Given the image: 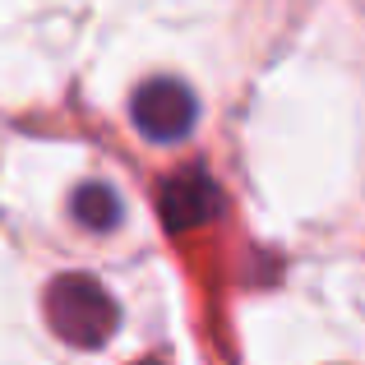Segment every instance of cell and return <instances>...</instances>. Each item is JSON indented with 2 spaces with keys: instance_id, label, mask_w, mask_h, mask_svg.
<instances>
[{
  "instance_id": "cell-4",
  "label": "cell",
  "mask_w": 365,
  "mask_h": 365,
  "mask_svg": "<svg viewBox=\"0 0 365 365\" xmlns=\"http://www.w3.org/2000/svg\"><path fill=\"white\" fill-rule=\"evenodd\" d=\"M70 213L79 217L88 232H111L120 222V199L107 185H79L70 199Z\"/></svg>"
},
{
  "instance_id": "cell-2",
  "label": "cell",
  "mask_w": 365,
  "mask_h": 365,
  "mask_svg": "<svg viewBox=\"0 0 365 365\" xmlns=\"http://www.w3.org/2000/svg\"><path fill=\"white\" fill-rule=\"evenodd\" d=\"M195 125V93L176 79H148L134 93V130L153 143H176Z\"/></svg>"
},
{
  "instance_id": "cell-3",
  "label": "cell",
  "mask_w": 365,
  "mask_h": 365,
  "mask_svg": "<svg viewBox=\"0 0 365 365\" xmlns=\"http://www.w3.org/2000/svg\"><path fill=\"white\" fill-rule=\"evenodd\" d=\"M158 208L167 232H195V227H208L222 213V190L213 185V176L204 167H185L176 176H167Z\"/></svg>"
},
{
  "instance_id": "cell-1",
  "label": "cell",
  "mask_w": 365,
  "mask_h": 365,
  "mask_svg": "<svg viewBox=\"0 0 365 365\" xmlns=\"http://www.w3.org/2000/svg\"><path fill=\"white\" fill-rule=\"evenodd\" d=\"M46 319H51L56 338L74 342V347H102L116 333V301L102 292L98 277H56L46 292Z\"/></svg>"
}]
</instances>
